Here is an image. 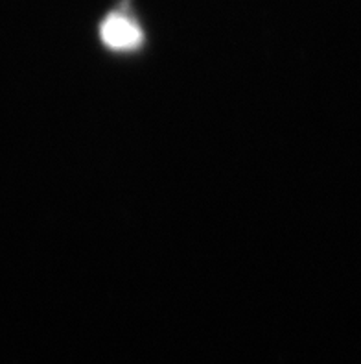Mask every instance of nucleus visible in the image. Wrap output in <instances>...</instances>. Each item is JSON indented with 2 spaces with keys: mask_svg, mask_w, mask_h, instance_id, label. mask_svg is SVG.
<instances>
[{
  "mask_svg": "<svg viewBox=\"0 0 361 364\" xmlns=\"http://www.w3.org/2000/svg\"><path fill=\"white\" fill-rule=\"evenodd\" d=\"M101 41L113 50H135L142 43L138 24L123 14H113L101 23Z\"/></svg>",
  "mask_w": 361,
  "mask_h": 364,
  "instance_id": "f257e3e1",
  "label": "nucleus"
}]
</instances>
